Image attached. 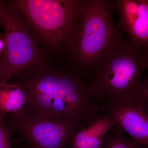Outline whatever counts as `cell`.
Masks as SVG:
<instances>
[{
	"label": "cell",
	"mask_w": 148,
	"mask_h": 148,
	"mask_svg": "<svg viewBox=\"0 0 148 148\" xmlns=\"http://www.w3.org/2000/svg\"><path fill=\"white\" fill-rule=\"evenodd\" d=\"M113 1L84 0L77 27L67 46L73 64L82 75L92 72L106 53L123 40L112 18Z\"/></svg>",
	"instance_id": "3"
},
{
	"label": "cell",
	"mask_w": 148,
	"mask_h": 148,
	"mask_svg": "<svg viewBox=\"0 0 148 148\" xmlns=\"http://www.w3.org/2000/svg\"><path fill=\"white\" fill-rule=\"evenodd\" d=\"M115 125L110 116L96 115L88 123L76 132L69 144L71 148H101L109 131Z\"/></svg>",
	"instance_id": "9"
},
{
	"label": "cell",
	"mask_w": 148,
	"mask_h": 148,
	"mask_svg": "<svg viewBox=\"0 0 148 148\" xmlns=\"http://www.w3.org/2000/svg\"><path fill=\"white\" fill-rule=\"evenodd\" d=\"M115 124L133 140L148 146V113L147 108L134 103H105L103 107Z\"/></svg>",
	"instance_id": "8"
},
{
	"label": "cell",
	"mask_w": 148,
	"mask_h": 148,
	"mask_svg": "<svg viewBox=\"0 0 148 148\" xmlns=\"http://www.w3.org/2000/svg\"><path fill=\"white\" fill-rule=\"evenodd\" d=\"M2 26L4 36L0 55V84L46 64L27 22L10 3L7 5Z\"/></svg>",
	"instance_id": "5"
},
{
	"label": "cell",
	"mask_w": 148,
	"mask_h": 148,
	"mask_svg": "<svg viewBox=\"0 0 148 148\" xmlns=\"http://www.w3.org/2000/svg\"><path fill=\"white\" fill-rule=\"evenodd\" d=\"M17 76L16 84L26 95L23 109L34 116L67 119L82 126L100 110L88 84L75 70L45 64Z\"/></svg>",
	"instance_id": "1"
},
{
	"label": "cell",
	"mask_w": 148,
	"mask_h": 148,
	"mask_svg": "<svg viewBox=\"0 0 148 148\" xmlns=\"http://www.w3.org/2000/svg\"><path fill=\"white\" fill-rule=\"evenodd\" d=\"M148 50L122 40L103 57L88 83L94 99L105 103H134L146 107L148 101Z\"/></svg>",
	"instance_id": "2"
},
{
	"label": "cell",
	"mask_w": 148,
	"mask_h": 148,
	"mask_svg": "<svg viewBox=\"0 0 148 148\" xmlns=\"http://www.w3.org/2000/svg\"><path fill=\"white\" fill-rule=\"evenodd\" d=\"M7 5L4 1H0V27L2 25L3 18L5 12Z\"/></svg>",
	"instance_id": "13"
},
{
	"label": "cell",
	"mask_w": 148,
	"mask_h": 148,
	"mask_svg": "<svg viewBox=\"0 0 148 148\" xmlns=\"http://www.w3.org/2000/svg\"><path fill=\"white\" fill-rule=\"evenodd\" d=\"M10 134L19 135L33 148H65L82 126L62 119L40 118L22 108L4 116Z\"/></svg>",
	"instance_id": "6"
},
{
	"label": "cell",
	"mask_w": 148,
	"mask_h": 148,
	"mask_svg": "<svg viewBox=\"0 0 148 148\" xmlns=\"http://www.w3.org/2000/svg\"><path fill=\"white\" fill-rule=\"evenodd\" d=\"M115 125L106 135L103 144V148H143L144 145L127 138Z\"/></svg>",
	"instance_id": "11"
},
{
	"label": "cell",
	"mask_w": 148,
	"mask_h": 148,
	"mask_svg": "<svg viewBox=\"0 0 148 148\" xmlns=\"http://www.w3.org/2000/svg\"><path fill=\"white\" fill-rule=\"evenodd\" d=\"M101 148H103V147H101Z\"/></svg>",
	"instance_id": "16"
},
{
	"label": "cell",
	"mask_w": 148,
	"mask_h": 148,
	"mask_svg": "<svg viewBox=\"0 0 148 148\" xmlns=\"http://www.w3.org/2000/svg\"><path fill=\"white\" fill-rule=\"evenodd\" d=\"M147 97H148V93H147Z\"/></svg>",
	"instance_id": "15"
},
{
	"label": "cell",
	"mask_w": 148,
	"mask_h": 148,
	"mask_svg": "<svg viewBox=\"0 0 148 148\" xmlns=\"http://www.w3.org/2000/svg\"><path fill=\"white\" fill-rule=\"evenodd\" d=\"M26 97L21 87L16 83L0 84V114L20 110L24 108Z\"/></svg>",
	"instance_id": "10"
},
{
	"label": "cell",
	"mask_w": 148,
	"mask_h": 148,
	"mask_svg": "<svg viewBox=\"0 0 148 148\" xmlns=\"http://www.w3.org/2000/svg\"><path fill=\"white\" fill-rule=\"evenodd\" d=\"M3 45V41L2 40L0 39V55H1L2 51Z\"/></svg>",
	"instance_id": "14"
},
{
	"label": "cell",
	"mask_w": 148,
	"mask_h": 148,
	"mask_svg": "<svg viewBox=\"0 0 148 148\" xmlns=\"http://www.w3.org/2000/svg\"><path fill=\"white\" fill-rule=\"evenodd\" d=\"M10 134L6 123L4 116L0 114V148H11Z\"/></svg>",
	"instance_id": "12"
},
{
	"label": "cell",
	"mask_w": 148,
	"mask_h": 148,
	"mask_svg": "<svg viewBox=\"0 0 148 148\" xmlns=\"http://www.w3.org/2000/svg\"><path fill=\"white\" fill-rule=\"evenodd\" d=\"M84 0H13L11 6L28 24L37 40L66 49L77 24Z\"/></svg>",
	"instance_id": "4"
},
{
	"label": "cell",
	"mask_w": 148,
	"mask_h": 148,
	"mask_svg": "<svg viewBox=\"0 0 148 148\" xmlns=\"http://www.w3.org/2000/svg\"><path fill=\"white\" fill-rule=\"evenodd\" d=\"M119 15V27L131 42L148 49V0L113 1Z\"/></svg>",
	"instance_id": "7"
}]
</instances>
